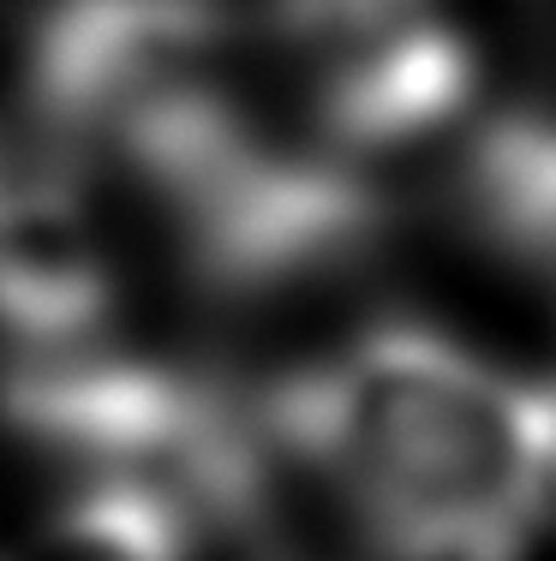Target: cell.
<instances>
[{
	"label": "cell",
	"mask_w": 556,
	"mask_h": 561,
	"mask_svg": "<svg viewBox=\"0 0 556 561\" xmlns=\"http://www.w3.org/2000/svg\"><path fill=\"white\" fill-rule=\"evenodd\" d=\"M7 173H12V168H7V162H0V185H7Z\"/></svg>",
	"instance_id": "cell-6"
},
{
	"label": "cell",
	"mask_w": 556,
	"mask_h": 561,
	"mask_svg": "<svg viewBox=\"0 0 556 561\" xmlns=\"http://www.w3.org/2000/svg\"><path fill=\"white\" fill-rule=\"evenodd\" d=\"M538 12L551 19V31H556V0H538Z\"/></svg>",
	"instance_id": "cell-5"
},
{
	"label": "cell",
	"mask_w": 556,
	"mask_h": 561,
	"mask_svg": "<svg viewBox=\"0 0 556 561\" xmlns=\"http://www.w3.org/2000/svg\"><path fill=\"white\" fill-rule=\"evenodd\" d=\"M0 400L12 431L60 454L72 478L156 490L204 519H251L275 507L282 466L258 412L174 365L84 346L12 365Z\"/></svg>",
	"instance_id": "cell-3"
},
{
	"label": "cell",
	"mask_w": 556,
	"mask_h": 561,
	"mask_svg": "<svg viewBox=\"0 0 556 561\" xmlns=\"http://www.w3.org/2000/svg\"><path fill=\"white\" fill-rule=\"evenodd\" d=\"M121 275L114 251L66 173L12 168L0 185V341L12 365L102 346Z\"/></svg>",
	"instance_id": "cell-4"
},
{
	"label": "cell",
	"mask_w": 556,
	"mask_h": 561,
	"mask_svg": "<svg viewBox=\"0 0 556 561\" xmlns=\"http://www.w3.org/2000/svg\"><path fill=\"white\" fill-rule=\"evenodd\" d=\"M258 48L228 0H48L24 96L60 150L156 197L251 108Z\"/></svg>",
	"instance_id": "cell-2"
},
{
	"label": "cell",
	"mask_w": 556,
	"mask_h": 561,
	"mask_svg": "<svg viewBox=\"0 0 556 561\" xmlns=\"http://www.w3.org/2000/svg\"><path fill=\"white\" fill-rule=\"evenodd\" d=\"M251 412L377 561H526L556 531V377L443 329L377 323Z\"/></svg>",
	"instance_id": "cell-1"
}]
</instances>
